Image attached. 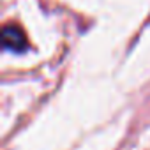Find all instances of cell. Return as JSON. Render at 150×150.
Wrapping results in <instances>:
<instances>
[{"label":"cell","instance_id":"obj_1","mask_svg":"<svg viewBox=\"0 0 150 150\" xmlns=\"http://www.w3.org/2000/svg\"><path fill=\"white\" fill-rule=\"evenodd\" d=\"M2 46L7 51L21 53L28 48V42H27V37L21 32V28H18L16 25H7L2 30Z\"/></svg>","mask_w":150,"mask_h":150}]
</instances>
